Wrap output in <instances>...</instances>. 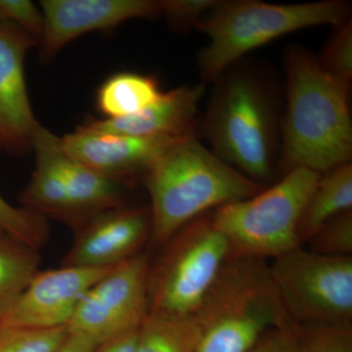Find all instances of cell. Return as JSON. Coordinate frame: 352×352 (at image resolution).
<instances>
[{
    "label": "cell",
    "instance_id": "obj_31",
    "mask_svg": "<svg viewBox=\"0 0 352 352\" xmlns=\"http://www.w3.org/2000/svg\"><path fill=\"white\" fill-rule=\"evenodd\" d=\"M96 344L82 336L69 333L68 339L57 352H94Z\"/></svg>",
    "mask_w": 352,
    "mask_h": 352
},
{
    "label": "cell",
    "instance_id": "obj_20",
    "mask_svg": "<svg viewBox=\"0 0 352 352\" xmlns=\"http://www.w3.org/2000/svg\"><path fill=\"white\" fill-rule=\"evenodd\" d=\"M38 250L20 242L0 229V321L19 300L39 271Z\"/></svg>",
    "mask_w": 352,
    "mask_h": 352
},
{
    "label": "cell",
    "instance_id": "obj_6",
    "mask_svg": "<svg viewBox=\"0 0 352 352\" xmlns=\"http://www.w3.org/2000/svg\"><path fill=\"white\" fill-rule=\"evenodd\" d=\"M319 173L296 168L270 188L215 210L212 219L236 254L266 259L300 247L298 227Z\"/></svg>",
    "mask_w": 352,
    "mask_h": 352
},
{
    "label": "cell",
    "instance_id": "obj_2",
    "mask_svg": "<svg viewBox=\"0 0 352 352\" xmlns=\"http://www.w3.org/2000/svg\"><path fill=\"white\" fill-rule=\"evenodd\" d=\"M286 74L278 166L284 173L303 168L322 175L351 163V85L324 71L300 46L287 51Z\"/></svg>",
    "mask_w": 352,
    "mask_h": 352
},
{
    "label": "cell",
    "instance_id": "obj_7",
    "mask_svg": "<svg viewBox=\"0 0 352 352\" xmlns=\"http://www.w3.org/2000/svg\"><path fill=\"white\" fill-rule=\"evenodd\" d=\"M166 245L150 270L149 312L194 315L232 250L210 217L190 222Z\"/></svg>",
    "mask_w": 352,
    "mask_h": 352
},
{
    "label": "cell",
    "instance_id": "obj_5",
    "mask_svg": "<svg viewBox=\"0 0 352 352\" xmlns=\"http://www.w3.org/2000/svg\"><path fill=\"white\" fill-rule=\"evenodd\" d=\"M349 6L340 0L271 4L256 0L217 1L198 24L207 46L199 52L204 82H214L251 51L275 39L316 25H340L349 21Z\"/></svg>",
    "mask_w": 352,
    "mask_h": 352
},
{
    "label": "cell",
    "instance_id": "obj_3",
    "mask_svg": "<svg viewBox=\"0 0 352 352\" xmlns=\"http://www.w3.org/2000/svg\"><path fill=\"white\" fill-rule=\"evenodd\" d=\"M151 206V236L166 245L183 227L210 208L245 200L265 186L254 182L205 147L195 131L183 135L145 175Z\"/></svg>",
    "mask_w": 352,
    "mask_h": 352
},
{
    "label": "cell",
    "instance_id": "obj_24",
    "mask_svg": "<svg viewBox=\"0 0 352 352\" xmlns=\"http://www.w3.org/2000/svg\"><path fill=\"white\" fill-rule=\"evenodd\" d=\"M298 352H352V330L328 323L296 324Z\"/></svg>",
    "mask_w": 352,
    "mask_h": 352
},
{
    "label": "cell",
    "instance_id": "obj_19",
    "mask_svg": "<svg viewBox=\"0 0 352 352\" xmlns=\"http://www.w3.org/2000/svg\"><path fill=\"white\" fill-rule=\"evenodd\" d=\"M162 94L154 76L120 72L102 83L97 91L96 105L106 119H119L144 110Z\"/></svg>",
    "mask_w": 352,
    "mask_h": 352
},
{
    "label": "cell",
    "instance_id": "obj_10",
    "mask_svg": "<svg viewBox=\"0 0 352 352\" xmlns=\"http://www.w3.org/2000/svg\"><path fill=\"white\" fill-rule=\"evenodd\" d=\"M62 265L113 267L139 254L151 236L149 208L126 205L102 210L78 222Z\"/></svg>",
    "mask_w": 352,
    "mask_h": 352
},
{
    "label": "cell",
    "instance_id": "obj_27",
    "mask_svg": "<svg viewBox=\"0 0 352 352\" xmlns=\"http://www.w3.org/2000/svg\"><path fill=\"white\" fill-rule=\"evenodd\" d=\"M0 22L24 31L38 46L44 31L43 14L30 0H0Z\"/></svg>",
    "mask_w": 352,
    "mask_h": 352
},
{
    "label": "cell",
    "instance_id": "obj_9",
    "mask_svg": "<svg viewBox=\"0 0 352 352\" xmlns=\"http://www.w3.org/2000/svg\"><path fill=\"white\" fill-rule=\"evenodd\" d=\"M150 270L148 256L140 252L111 268L80 300L69 333L98 346L138 330L149 314Z\"/></svg>",
    "mask_w": 352,
    "mask_h": 352
},
{
    "label": "cell",
    "instance_id": "obj_21",
    "mask_svg": "<svg viewBox=\"0 0 352 352\" xmlns=\"http://www.w3.org/2000/svg\"><path fill=\"white\" fill-rule=\"evenodd\" d=\"M200 339L194 315L149 312L138 329L134 352H196Z\"/></svg>",
    "mask_w": 352,
    "mask_h": 352
},
{
    "label": "cell",
    "instance_id": "obj_14",
    "mask_svg": "<svg viewBox=\"0 0 352 352\" xmlns=\"http://www.w3.org/2000/svg\"><path fill=\"white\" fill-rule=\"evenodd\" d=\"M182 136H131L99 133L78 126L61 138L69 157L112 182L127 184L146 175Z\"/></svg>",
    "mask_w": 352,
    "mask_h": 352
},
{
    "label": "cell",
    "instance_id": "obj_22",
    "mask_svg": "<svg viewBox=\"0 0 352 352\" xmlns=\"http://www.w3.org/2000/svg\"><path fill=\"white\" fill-rule=\"evenodd\" d=\"M68 337L67 327L41 330L0 324V352H57Z\"/></svg>",
    "mask_w": 352,
    "mask_h": 352
},
{
    "label": "cell",
    "instance_id": "obj_30",
    "mask_svg": "<svg viewBox=\"0 0 352 352\" xmlns=\"http://www.w3.org/2000/svg\"><path fill=\"white\" fill-rule=\"evenodd\" d=\"M138 331L124 333L95 347L94 352H134Z\"/></svg>",
    "mask_w": 352,
    "mask_h": 352
},
{
    "label": "cell",
    "instance_id": "obj_16",
    "mask_svg": "<svg viewBox=\"0 0 352 352\" xmlns=\"http://www.w3.org/2000/svg\"><path fill=\"white\" fill-rule=\"evenodd\" d=\"M60 147L61 138L39 124L32 142L34 170L20 201L23 208L46 219L51 217L73 226L76 219L75 210L57 163Z\"/></svg>",
    "mask_w": 352,
    "mask_h": 352
},
{
    "label": "cell",
    "instance_id": "obj_18",
    "mask_svg": "<svg viewBox=\"0 0 352 352\" xmlns=\"http://www.w3.org/2000/svg\"><path fill=\"white\" fill-rule=\"evenodd\" d=\"M349 210H352V166L346 163L319 176L298 222L300 245L329 220Z\"/></svg>",
    "mask_w": 352,
    "mask_h": 352
},
{
    "label": "cell",
    "instance_id": "obj_28",
    "mask_svg": "<svg viewBox=\"0 0 352 352\" xmlns=\"http://www.w3.org/2000/svg\"><path fill=\"white\" fill-rule=\"evenodd\" d=\"M161 15L177 29H195L217 0H159Z\"/></svg>",
    "mask_w": 352,
    "mask_h": 352
},
{
    "label": "cell",
    "instance_id": "obj_8",
    "mask_svg": "<svg viewBox=\"0 0 352 352\" xmlns=\"http://www.w3.org/2000/svg\"><path fill=\"white\" fill-rule=\"evenodd\" d=\"M270 266L286 314L294 323L351 327V256H325L300 245L273 258Z\"/></svg>",
    "mask_w": 352,
    "mask_h": 352
},
{
    "label": "cell",
    "instance_id": "obj_15",
    "mask_svg": "<svg viewBox=\"0 0 352 352\" xmlns=\"http://www.w3.org/2000/svg\"><path fill=\"white\" fill-rule=\"evenodd\" d=\"M205 85L180 87L163 92L144 110L119 119L89 120L87 131L131 136H183L195 131Z\"/></svg>",
    "mask_w": 352,
    "mask_h": 352
},
{
    "label": "cell",
    "instance_id": "obj_17",
    "mask_svg": "<svg viewBox=\"0 0 352 352\" xmlns=\"http://www.w3.org/2000/svg\"><path fill=\"white\" fill-rule=\"evenodd\" d=\"M57 163L75 210L76 219L72 227L90 215L127 204L124 184L103 177L69 157L62 142Z\"/></svg>",
    "mask_w": 352,
    "mask_h": 352
},
{
    "label": "cell",
    "instance_id": "obj_11",
    "mask_svg": "<svg viewBox=\"0 0 352 352\" xmlns=\"http://www.w3.org/2000/svg\"><path fill=\"white\" fill-rule=\"evenodd\" d=\"M111 268L62 265L38 271L0 324L41 330L68 327L88 289Z\"/></svg>",
    "mask_w": 352,
    "mask_h": 352
},
{
    "label": "cell",
    "instance_id": "obj_4",
    "mask_svg": "<svg viewBox=\"0 0 352 352\" xmlns=\"http://www.w3.org/2000/svg\"><path fill=\"white\" fill-rule=\"evenodd\" d=\"M194 317L196 352H249L270 330L294 323L266 259L233 252Z\"/></svg>",
    "mask_w": 352,
    "mask_h": 352
},
{
    "label": "cell",
    "instance_id": "obj_23",
    "mask_svg": "<svg viewBox=\"0 0 352 352\" xmlns=\"http://www.w3.org/2000/svg\"><path fill=\"white\" fill-rule=\"evenodd\" d=\"M0 229L38 251L50 237V226L45 217L23 207H14L1 195Z\"/></svg>",
    "mask_w": 352,
    "mask_h": 352
},
{
    "label": "cell",
    "instance_id": "obj_12",
    "mask_svg": "<svg viewBox=\"0 0 352 352\" xmlns=\"http://www.w3.org/2000/svg\"><path fill=\"white\" fill-rule=\"evenodd\" d=\"M44 31L39 58L50 61L71 41L91 32H109L132 19L161 16L154 0H43Z\"/></svg>",
    "mask_w": 352,
    "mask_h": 352
},
{
    "label": "cell",
    "instance_id": "obj_25",
    "mask_svg": "<svg viewBox=\"0 0 352 352\" xmlns=\"http://www.w3.org/2000/svg\"><path fill=\"white\" fill-rule=\"evenodd\" d=\"M324 71L351 85L352 80V23L338 25L332 38L317 58Z\"/></svg>",
    "mask_w": 352,
    "mask_h": 352
},
{
    "label": "cell",
    "instance_id": "obj_26",
    "mask_svg": "<svg viewBox=\"0 0 352 352\" xmlns=\"http://www.w3.org/2000/svg\"><path fill=\"white\" fill-rule=\"evenodd\" d=\"M310 251L333 256H349L352 252V210L329 220L310 239Z\"/></svg>",
    "mask_w": 352,
    "mask_h": 352
},
{
    "label": "cell",
    "instance_id": "obj_1",
    "mask_svg": "<svg viewBox=\"0 0 352 352\" xmlns=\"http://www.w3.org/2000/svg\"><path fill=\"white\" fill-rule=\"evenodd\" d=\"M212 83L201 124L210 151L265 186L281 147V103L274 80L261 67L239 61Z\"/></svg>",
    "mask_w": 352,
    "mask_h": 352
},
{
    "label": "cell",
    "instance_id": "obj_13",
    "mask_svg": "<svg viewBox=\"0 0 352 352\" xmlns=\"http://www.w3.org/2000/svg\"><path fill=\"white\" fill-rule=\"evenodd\" d=\"M38 43L24 31L0 22V151L31 153L39 122L28 94L25 60Z\"/></svg>",
    "mask_w": 352,
    "mask_h": 352
},
{
    "label": "cell",
    "instance_id": "obj_29",
    "mask_svg": "<svg viewBox=\"0 0 352 352\" xmlns=\"http://www.w3.org/2000/svg\"><path fill=\"white\" fill-rule=\"evenodd\" d=\"M249 352H298L296 324L270 330Z\"/></svg>",
    "mask_w": 352,
    "mask_h": 352
}]
</instances>
